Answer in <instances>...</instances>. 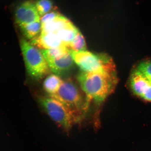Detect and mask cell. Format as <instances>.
I'll use <instances>...</instances> for the list:
<instances>
[{
  "mask_svg": "<svg viewBox=\"0 0 151 151\" xmlns=\"http://www.w3.org/2000/svg\"><path fill=\"white\" fill-rule=\"evenodd\" d=\"M77 80L88 106L91 101L98 104L103 102L112 93L118 82L116 70L81 71Z\"/></svg>",
  "mask_w": 151,
  "mask_h": 151,
  "instance_id": "cell-1",
  "label": "cell"
},
{
  "mask_svg": "<svg viewBox=\"0 0 151 151\" xmlns=\"http://www.w3.org/2000/svg\"><path fill=\"white\" fill-rule=\"evenodd\" d=\"M50 97L63 104L80 121L89 106L78 87L69 79L63 80L57 92Z\"/></svg>",
  "mask_w": 151,
  "mask_h": 151,
  "instance_id": "cell-2",
  "label": "cell"
},
{
  "mask_svg": "<svg viewBox=\"0 0 151 151\" xmlns=\"http://www.w3.org/2000/svg\"><path fill=\"white\" fill-rule=\"evenodd\" d=\"M20 43L28 75L34 80H41L50 70L42 53L24 39L20 40Z\"/></svg>",
  "mask_w": 151,
  "mask_h": 151,
  "instance_id": "cell-3",
  "label": "cell"
},
{
  "mask_svg": "<svg viewBox=\"0 0 151 151\" xmlns=\"http://www.w3.org/2000/svg\"><path fill=\"white\" fill-rule=\"evenodd\" d=\"M38 101L49 116L65 131L80 121L63 104L51 97H40Z\"/></svg>",
  "mask_w": 151,
  "mask_h": 151,
  "instance_id": "cell-4",
  "label": "cell"
},
{
  "mask_svg": "<svg viewBox=\"0 0 151 151\" xmlns=\"http://www.w3.org/2000/svg\"><path fill=\"white\" fill-rule=\"evenodd\" d=\"M70 52L73 61L82 71L93 72L116 70L112 58L106 54H95L86 50L71 51Z\"/></svg>",
  "mask_w": 151,
  "mask_h": 151,
  "instance_id": "cell-5",
  "label": "cell"
},
{
  "mask_svg": "<svg viewBox=\"0 0 151 151\" xmlns=\"http://www.w3.org/2000/svg\"><path fill=\"white\" fill-rule=\"evenodd\" d=\"M16 23L19 26L40 21V17L35 3L30 1H24L17 7L15 12Z\"/></svg>",
  "mask_w": 151,
  "mask_h": 151,
  "instance_id": "cell-6",
  "label": "cell"
},
{
  "mask_svg": "<svg viewBox=\"0 0 151 151\" xmlns=\"http://www.w3.org/2000/svg\"><path fill=\"white\" fill-rule=\"evenodd\" d=\"M70 52L57 58L46 60L50 70L54 74L60 77L72 68L74 61Z\"/></svg>",
  "mask_w": 151,
  "mask_h": 151,
  "instance_id": "cell-7",
  "label": "cell"
},
{
  "mask_svg": "<svg viewBox=\"0 0 151 151\" xmlns=\"http://www.w3.org/2000/svg\"><path fill=\"white\" fill-rule=\"evenodd\" d=\"M31 44L41 50L67 46L55 33L41 32L31 41Z\"/></svg>",
  "mask_w": 151,
  "mask_h": 151,
  "instance_id": "cell-8",
  "label": "cell"
},
{
  "mask_svg": "<svg viewBox=\"0 0 151 151\" xmlns=\"http://www.w3.org/2000/svg\"><path fill=\"white\" fill-rule=\"evenodd\" d=\"M151 85V83L138 70H133L130 75L129 86L132 93L142 99Z\"/></svg>",
  "mask_w": 151,
  "mask_h": 151,
  "instance_id": "cell-9",
  "label": "cell"
},
{
  "mask_svg": "<svg viewBox=\"0 0 151 151\" xmlns=\"http://www.w3.org/2000/svg\"><path fill=\"white\" fill-rule=\"evenodd\" d=\"M71 22L62 15H60L52 21L41 25V32L56 33L60 30L65 28Z\"/></svg>",
  "mask_w": 151,
  "mask_h": 151,
  "instance_id": "cell-10",
  "label": "cell"
},
{
  "mask_svg": "<svg viewBox=\"0 0 151 151\" xmlns=\"http://www.w3.org/2000/svg\"><path fill=\"white\" fill-rule=\"evenodd\" d=\"M63 80L58 76L54 74L47 76L43 83V88L50 96L55 94L61 86Z\"/></svg>",
  "mask_w": 151,
  "mask_h": 151,
  "instance_id": "cell-11",
  "label": "cell"
},
{
  "mask_svg": "<svg viewBox=\"0 0 151 151\" xmlns=\"http://www.w3.org/2000/svg\"><path fill=\"white\" fill-rule=\"evenodd\" d=\"M79 31L71 23L67 27L58 31L56 34L64 44L69 47L70 43L74 39Z\"/></svg>",
  "mask_w": 151,
  "mask_h": 151,
  "instance_id": "cell-12",
  "label": "cell"
},
{
  "mask_svg": "<svg viewBox=\"0 0 151 151\" xmlns=\"http://www.w3.org/2000/svg\"><path fill=\"white\" fill-rule=\"evenodd\" d=\"M22 34L31 40L35 38L41 33V25L40 21L24 24L19 26Z\"/></svg>",
  "mask_w": 151,
  "mask_h": 151,
  "instance_id": "cell-13",
  "label": "cell"
},
{
  "mask_svg": "<svg viewBox=\"0 0 151 151\" xmlns=\"http://www.w3.org/2000/svg\"><path fill=\"white\" fill-rule=\"evenodd\" d=\"M40 50L46 60L58 57L71 51L69 47L67 46L58 47Z\"/></svg>",
  "mask_w": 151,
  "mask_h": 151,
  "instance_id": "cell-14",
  "label": "cell"
},
{
  "mask_svg": "<svg viewBox=\"0 0 151 151\" xmlns=\"http://www.w3.org/2000/svg\"><path fill=\"white\" fill-rule=\"evenodd\" d=\"M69 47L71 51L75 52H81L86 50V44L83 36L79 31L78 33L70 43Z\"/></svg>",
  "mask_w": 151,
  "mask_h": 151,
  "instance_id": "cell-15",
  "label": "cell"
},
{
  "mask_svg": "<svg viewBox=\"0 0 151 151\" xmlns=\"http://www.w3.org/2000/svg\"><path fill=\"white\" fill-rule=\"evenodd\" d=\"M35 4L40 17L50 12L53 7L52 2L49 0L37 1L36 2Z\"/></svg>",
  "mask_w": 151,
  "mask_h": 151,
  "instance_id": "cell-16",
  "label": "cell"
},
{
  "mask_svg": "<svg viewBox=\"0 0 151 151\" xmlns=\"http://www.w3.org/2000/svg\"><path fill=\"white\" fill-rule=\"evenodd\" d=\"M137 69L151 83V61L141 62L138 65Z\"/></svg>",
  "mask_w": 151,
  "mask_h": 151,
  "instance_id": "cell-17",
  "label": "cell"
},
{
  "mask_svg": "<svg viewBox=\"0 0 151 151\" xmlns=\"http://www.w3.org/2000/svg\"><path fill=\"white\" fill-rule=\"evenodd\" d=\"M61 14L56 11H50L47 14L41 17L40 21L41 24H43L52 21Z\"/></svg>",
  "mask_w": 151,
  "mask_h": 151,
  "instance_id": "cell-18",
  "label": "cell"
},
{
  "mask_svg": "<svg viewBox=\"0 0 151 151\" xmlns=\"http://www.w3.org/2000/svg\"><path fill=\"white\" fill-rule=\"evenodd\" d=\"M141 99L145 101L151 102V85L143 94Z\"/></svg>",
  "mask_w": 151,
  "mask_h": 151,
  "instance_id": "cell-19",
  "label": "cell"
}]
</instances>
